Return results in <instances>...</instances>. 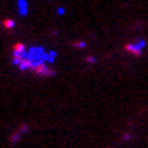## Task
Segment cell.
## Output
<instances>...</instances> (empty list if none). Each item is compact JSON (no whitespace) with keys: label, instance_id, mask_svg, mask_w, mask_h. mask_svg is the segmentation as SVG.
<instances>
[{"label":"cell","instance_id":"obj_1","mask_svg":"<svg viewBox=\"0 0 148 148\" xmlns=\"http://www.w3.org/2000/svg\"><path fill=\"white\" fill-rule=\"evenodd\" d=\"M10 60L12 64L23 70V72H31L35 76H53V60L56 53L37 45H25V43H14L10 47Z\"/></svg>","mask_w":148,"mask_h":148}]
</instances>
